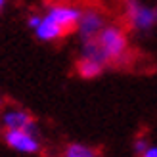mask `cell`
Here are the masks:
<instances>
[{"mask_svg":"<svg viewBox=\"0 0 157 157\" xmlns=\"http://www.w3.org/2000/svg\"><path fill=\"white\" fill-rule=\"evenodd\" d=\"M78 17H81V6L54 2L42 12H31L27 15V27L38 42L56 44L75 35Z\"/></svg>","mask_w":157,"mask_h":157,"instance_id":"6da1fadb","label":"cell"},{"mask_svg":"<svg viewBox=\"0 0 157 157\" xmlns=\"http://www.w3.org/2000/svg\"><path fill=\"white\" fill-rule=\"evenodd\" d=\"M96 42L100 46V52L104 56L107 67L128 63L132 56V44H130V35L124 25L107 21V25L96 36Z\"/></svg>","mask_w":157,"mask_h":157,"instance_id":"7a4b0ae2","label":"cell"},{"mask_svg":"<svg viewBox=\"0 0 157 157\" xmlns=\"http://www.w3.org/2000/svg\"><path fill=\"white\" fill-rule=\"evenodd\" d=\"M123 15L127 31L136 35H150L157 27L153 6L144 0H123Z\"/></svg>","mask_w":157,"mask_h":157,"instance_id":"3957f363","label":"cell"},{"mask_svg":"<svg viewBox=\"0 0 157 157\" xmlns=\"http://www.w3.org/2000/svg\"><path fill=\"white\" fill-rule=\"evenodd\" d=\"M2 142L21 155H38L42 151V138L38 130H2Z\"/></svg>","mask_w":157,"mask_h":157,"instance_id":"277c9868","label":"cell"},{"mask_svg":"<svg viewBox=\"0 0 157 157\" xmlns=\"http://www.w3.org/2000/svg\"><path fill=\"white\" fill-rule=\"evenodd\" d=\"M107 25V17L105 13L96 6H86L81 8V17H78L75 35L78 36V40H92L100 35V31Z\"/></svg>","mask_w":157,"mask_h":157,"instance_id":"5b68a950","label":"cell"},{"mask_svg":"<svg viewBox=\"0 0 157 157\" xmlns=\"http://www.w3.org/2000/svg\"><path fill=\"white\" fill-rule=\"evenodd\" d=\"M0 128L2 130H38V123L25 107L8 105L0 111Z\"/></svg>","mask_w":157,"mask_h":157,"instance_id":"8992f818","label":"cell"},{"mask_svg":"<svg viewBox=\"0 0 157 157\" xmlns=\"http://www.w3.org/2000/svg\"><path fill=\"white\" fill-rule=\"evenodd\" d=\"M105 69L107 67L101 63V61L92 59V58L77 56V59H75V73H77L78 78H82V81H94V78L104 75Z\"/></svg>","mask_w":157,"mask_h":157,"instance_id":"52a82bcc","label":"cell"},{"mask_svg":"<svg viewBox=\"0 0 157 157\" xmlns=\"http://www.w3.org/2000/svg\"><path fill=\"white\" fill-rule=\"evenodd\" d=\"M59 157H100V150L86 142H67L61 147Z\"/></svg>","mask_w":157,"mask_h":157,"instance_id":"ba28073f","label":"cell"},{"mask_svg":"<svg viewBox=\"0 0 157 157\" xmlns=\"http://www.w3.org/2000/svg\"><path fill=\"white\" fill-rule=\"evenodd\" d=\"M150 144H151V142L147 140V136H146V134H138L134 140H132V153L138 157V155L142 153V151H144Z\"/></svg>","mask_w":157,"mask_h":157,"instance_id":"9c48e42d","label":"cell"},{"mask_svg":"<svg viewBox=\"0 0 157 157\" xmlns=\"http://www.w3.org/2000/svg\"><path fill=\"white\" fill-rule=\"evenodd\" d=\"M138 157H157V144H150Z\"/></svg>","mask_w":157,"mask_h":157,"instance_id":"30bf717a","label":"cell"},{"mask_svg":"<svg viewBox=\"0 0 157 157\" xmlns=\"http://www.w3.org/2000/svg\"><path fill=\"white\" fill-rule=\"evenodd\" d=\"M6 6H8V0H0V13L6 10Z\"/></svg>","mask_w":157,"mask_h":157,"instance_id":"8fae6325","label":"cell"},{"mask_svg":"<svg viewBox=\"0 0 157 157\" xmlns=\"http://www.w3.org/2000/svg\"><path fill=\"white\" fill-rule=\"evenodd\" d=\"M151 6H153V12H155V17H157V0H155V2H153Z\"/></svg>","mask_w":157,"mask_h":157,"instance_id":"7c38bea8","label":"cell"}]
</instances>
